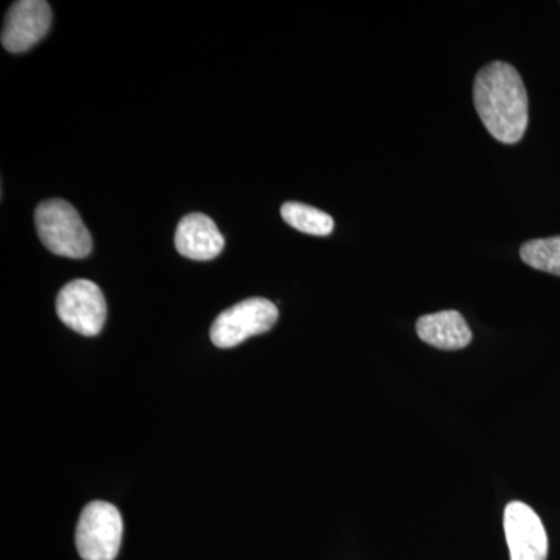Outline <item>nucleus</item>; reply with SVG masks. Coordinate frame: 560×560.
Here are the masks:
<instances>
[{
	"label": "nucleus",
	"mask_w": 560,
	"mask_h": 560,
	"mask_svg": "<svg viewBox=\"0 0 560 560\" xmlns=\"http://www.w3.org/2000/svg\"><path fill=\"white\" fill-rule=\"evenodd\" d=\"M175 246L187 259L212 260L223 250L224 237L208 215L190 213L176 228Z\"/></svg>",
	"instance_id": "6e6552de"
},
{
	"label": "nucleus",
	"mask_w": 560,
	"mask_h": 560,
	"mask_svg": "<svg viewBox=\"0 0 560 560\" xmlns=\"http://www.w3.org/2000/svg\"><path fill=\"white\" fill-rule=\"evenodd\" d=\"M279 311L265 298H250L220 313L210 327V340L220 349H231L256 335L271 330Z\"/></svg>",
	"instance_id": "20e7f679"
},
{
	"label": "nucleus",
	"mask_w": 560,
	"mask_h": 560,
	"mask_svg": "<svg viewBox=\"0 0 560 560\" xmlns=\"http://www.w3.org/2000/svg\"><path fill=\"white\" fill-rule=\"evenodd\" d=\"M36 230L50 253L70 259H83L92 250L91 232L70 202L47 200L35 210Z\"/></svg>",
	"instance_id": "f03ea898"
},
{
	"label": "nucleus",
	"mask_w": 560,
	"mask_h": 560,
	"mask_svg": "<svg viewBox=\"0 0 560 560\" xmlns=\"http://www.w3.org/2000/svg\"><path fill=\"white\" fill-rule=\"evenodd\" d=\"M51 9L46 0H20L10 7L2 28L3 49L22 54L50 31Z\"/></svg>",
	"instance_id": "0eeeda50"
},
{
	"label": "nucleus",
	"mask_w": 560,
	"mask_h": 560,
	"mask_svg": "<svg viewBox=\"0 0 560 560\" xmlns=\"http://www.w3.org/2000/svg\"><path fill=\"white\" fill-rule=\"evenodd\" d=\"M416 331L420 340L442 350L464 349L471 342V330L456 311L422 316L416 323Z\"/></svg>",
	"instance_id": "1a4fd4ad"
},
{
	"label": "nucleus",
	"mask_w": 560,
	"mask_h": 560,
	"mask_svg": "<svg viewBox=\"0 0 560 560\" xmlns=\"http://www.w3.org/2000/svg\"><path fill=\"white\" fill-rule=\"evenodd\" d=\"M474 103L490 136L501 143L521 142L529 121L528 92L518 70L493 61L477 73Z\"/></svg>",
	"instance_id": "f257e3e1"
},
{
	"label": "nucleus",
	"mask_w": 560,
	"mask_h": 560,
	"mask_svg": "<svg viewBox=\"0 0 560 560\" xmlns=\"http://www.w3.org/2000/svg\"><path fill=\"white\" fill-rule=\"evenodd\" d=\"M124 522L116 506L92 501L77 525V550L83 560H114L120 551Z\"/></svg>",
	"instance_id": "7ed1b4c3"
},
{
	"label": "nucleus",
	"mask_w": 560,
	"mask_h": 560,
	"mask_svg": "<svg viewBox=\"0 0 560 560\" xmlns=\"http://www.w3.org/2000/svg\"><path fill=\"white\" fill-rule=\"evenodd\" d=\"M105 296L101 287L88 279H77L62 287L57 296L58 318L77 334L95 337L106 323Z\"/></svg>",
	"instance_id": "39448f33"
},
{
	"label": "nucleus",
	"mask_w": 560,
	"mask_h": 560,
	"mask_svg": "<svg viewBox=\"0 0 560 560\" xmlns=\"http://www.w3.org/2000/svg\"><path fill=\"white\" fill-rule=\"evenodd\" d=\"M280 215L293 230L304 232V234L326 237L334 232L335 223L329 213L312 208V206L302 205V202H285L280 208Z\"/></svg>",
	"instance_id": "9d476101"
},
{
	"label": "nucleus",
	"mask_w": 560,
	"mask_h": 560,
	"mask_svg": "<svg viewBox=\"0 0 560 560\" xmlns=\"http://www.w3.org/2000/svg\"><path fill=\"white\" fill-rule=\"evenodd\" d=\"M503 525L511 560H547V530L533 508L512 501L504 510Z\"/></svg>",
	"instance_id": "423d86ee"
},
{
	"label": "nucleus",
	"mask_w": 560,
	"mask_h": 560,
	"mask_svg": "<svg viewBox=\"0 0 560 560\" xmlns=\"http://www.w3.org/2000/svg\"><path fill=\"white\" fill-rule=\"evenodd\" d=\"M521 257L534 270L560 276V235L526 242L521 248Z\"/></svg>",
	"instance_id": "9b49d317"
}]
</instances>
